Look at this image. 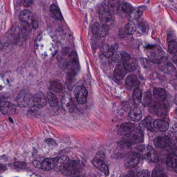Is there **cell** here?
<instances>
[{
	"instance_id": "obj_1",
	"label": "cell",
	"mask_w": 177,
	"mask_h": 177,
	"mask_svg": "<svg viewBox=\"0 0 177 177\" xmlns=\"http://www.w3.org/2000/svg\"><path fill=\"white\" fill-rule=\"evenodd\" d=\"M143 134L141 130L136 128L130 134L125 136L122 141V145L130 147L131 146L141 144L143 141Z\"/></svg>"
},
{
	"instance_id": "obj_2",
	"label": "cell",
	"mask_w": 177,
	"mask_h": 177,
	"mask_svg": "<svg viewBox=\"0 0 177 177\" xmlns=\"http://www.w3.org/2000/svg\"><path fill=\"white\" fill-rule=\"evenodd\" d=\"M81 168V164L79 160H69L62 167L60 171L65 176H73L79 173Z\"/></svg>"
},
{
	"instance_id": "obj_3",
	"label": "cell",
	"mask_w": 177,
	"mask_h": 177,
	"mask_svg": "<svg viewBox=\"0 0 177 177\" xmlns=\"http://www.w3.org/2000/svg\"><path fill=\"white\" fill-rule=\"evenodd\" d=\"M138 153L141 154L142 157L150 162L156 163L159 160V155L156 151L150 146H140L137 147Z\"/></svg>"
},
{
	"instance_id": "obj_4",
	"label": "cell",
	"mask_w": 177,
	"mask_h": 177,
	"mask_svg": "<svg viewBox=\"0 0 177 177\" xmlns=\"http://www.w3.org/2000/svg\"><path fill=\"white\" fill-rule=\"evenodd\" d=\"M99 19L101 24L109 26L112 24L114 21L112 14L110 12L108 8L104 5L100 8Z\"/></svg>"
},
{
	"instance_id": "obj_5",
	"label": "cell",
	"mask_w": 177,
	"mask_h": 177,
	"mask_svg": "<svg viewBox=\"0 0 177 177\" xmlns=\"http://www.w3.org/2000/svg\"><path fill=\"white\" fill-rule=\"evenodd\" d=\"M91 31L94 36L98 37H105L109 32V26L101 23H94L91 27Z\"/></svg>"
},
{
	"instance_id": "obj_6",
	"label": "cell",
	"mask_w": 177,
	"mask_h": 177,
	"mask_svg": "<svg viewBox=\"0 0 177 177\" xmlns=\"http://www.w3.org/2000/svg\"><path fill=\"white\" fill-rule=\"evenodd\" d=\"M140 154L136 152L130 153L127 156L124 160L125 168L130 169L137 166L140 163Z\"/></svg>"
},
{
	"instance_id": "obj_7",
	"label": "cell",
	"mask_w": 177,
	"mask_h": 177,
	"mask_svg": "<svg viewBox=\"0 0 177 177\" xmlns=\"http://www.w3.org/2000/svg\"><path fill=\"white\" fill-rule=\"evenodd\" d=\"M31 99V94L26 90H22L17 95L16 101L19 107H27L29 105Z\"/></svg>"
},
{
	"instance_id": "obj_8",
	"label": "cell",
	"mask_w": 177,
	"mask_h": 177,
	"mask_svg": "<svg viewBox=\"0 0 177 177\" xmlns=\"http://www.w3.org/2000/svg\"><path fill=\"white\" fill-rule=\"evenodd\" d=\"M74 93L79 104L83 105L86 102L88 92L85 87L83 86H77L75 88Z\"/></svg>"
},
{
	"instance_id": "obj_9",
	"label": "cell",
	"mask_w": 177,
	"mask_h": 177,
	"mask_svg": "<svg viewBox=\"0 0 177 177\" xmlns=\"http://www.w3.org/2000/svg\"><path fill=\"white\" fill-rule=\"evenodd\" d=\"M62 107L67 112H72L73 111L72 100L71 94L69 92H65L61 98Z\"/></svg>"
},
{
	"instance_id": "obj_10",
	"label": "cell",
	"mask_w": 177,
	"mask_h": 177,
	"mask_svg": "<svg viewBox=\"0 0 177 177\" xmlns=\"http://www.w3.org/2000/svg\"><path fill=\"white\" fill-rule=\"evenodd\" d=\"M123 64L127 72H134L136 70L138 66L137 61L135 59L130 57L128 54L124 59Z\"/></svg>"
},
{
	"instance_id": "obj_11",
	"label": "cell",
	"mask_w": 177,
	"mask_h": 177,
	"mask_svg": "<svg viewBox=\"0 0 177 177\" xmlns=\"http://www.w3.org/2000/svg\"><path fill=\"white\" fill-rule=\"evenodd\" d=\"M170 143L169 138L165 134L159 135L154 139V144L158 148H166L170 145Z\"/></svg>"
},
{
	"instance_id": "obj_12",
	"label": "cell",
	"mask_w": 177,
	"mask_h": 177,
	"mask_svg": "<svg viewBox=\"0 0 177 177\" xmlns=\"http://www.w3.org/2000/svg\"><path fill=\"white\" fill-rule=\"evenodd\" d=\"M135 129V125L134 124L130 122H127L120 125L117 131V133L120 136H127V135L130 134Z\"/></svg>"
},
{
	"instance_id": "obj_13",
	"label": "cell",
	"mask_w": 177,
	"mask_h": 177,
	"mask_svg": "<svg viewBox=\"0 0 177 177\" xmlns=\"http://www.w3.org/2000/svg\"><path fill=\"white\" fill-rule=\"evenodd\" d=\"M33 103L36 108H41L43 107L46 104V97L43 93H37L33 98Z\"/></svg>"
},
{
	"instance_id": "obj_14",
	"label": "cell",
	"mask_w": 177,
	"mask_h": 177,
	"mask_svg": "<svg viewBox=\"0 0 177 177\" xmlns=\"http://www.w3.org/2000/svg\"><path fill=\"white\" fill-rule=\"evenodd\" d=\"M140 84L138 78L135 75H130L125 81V86L128 90H131L138 88Z\"/></svg>"
},
{
	"instance_id": "obj_15",
	"label": "cell",
	"mask_w": 177,
	"mask_h": 177,
	"mask_svg": "<svg viewBox=\"0 0 177 177\" xmlns=\"http://www.w3.org/2000/svg\"><path fill=\"white\" fill-rule=\"evenodd\" d=\"M127 73V70L124 66L123 63L117 64L114 70V76L116 79L120 81L125 77Z\"/></svg>"
},
{
	"instance_id": "obj_16",
	"label": "cell",
	"mask_w": 177,
	"mask_h": 177,
	"mask_svg": "<svg viewBox=\"0 0 177 177\" xmlns=\"http://www.w3.org/2000/svg\"><path fill=\"white\" fill-rule=\"evenodd\" d=\"M92 164L96 168L99 170L100 171H101L102 173H103L106 176H108L109 174V170L108 166L101 160L95 158L92 161Z\"/></svg>"
},
{
	"instance_id": "obj_17",
	"label": "cell",
	"mask_w": 177,
	"mask_h": 177,
	"mask_svg": "<svg viewBox=\"0 0 177 177\" xmlns=\"http://www.w3.org/2000/svg\"><path fill=\"white\" fill-rule=\"evenodd\" d=\"M167 167L168 170L177 172V157L175 154H170L167 159Z\"/></svg>"
},
{
	"instance_id": "obj_18",
	"label": "cell",
	"mask_w": 177,
	"mask_h": 177,
	"mask_svg": "<svg viewBox=\"0 0 177 177\" xmlns=\"http://www.w3.org/2000/svg\"><path fill=\"white\" fill-rule=\"evenodd\" d=\"M154 112L157 116L161 118H165L167 115V108L165 104L158 103L154 106Z\"/></svg>"
},
{
	"instance_id": "obj_19",
	"label": "cell",
	"mask_w": 177,
	"mask_h": 177,
	"mask_svg": "<svg viewBox=\"0 0 177 177\" xmlns=\"http://www.w3.org/2000/svg\"><path fill=\"white\" fill-rule=\"evenodd\" d=\"M19 19L22 23H27L31 26L33 20L34 18L32 14L30 11L28 10H25L20 13L19 15Z\"/></svg>"
},
{
	"instance_id": "obj_20",
	"label": "cell",
	"mask_w": 177,
	"mask_h": 177,
	"mask_svg": "<svg viewBox=\"0 0 177 177\" xmlns=\"http://www.w3.org/2000/svg\"><path fill=\"white\" fill-rule=\"evenodd\" d=\"M58 159V157L45 159L42 163L41 168L45 171H48L52 170L56 166Z\"/></svg>"
},
{
	"instance_id": "obj_21",
	"label": "cell",
	"mask_w": 177,
	"mask_h": 177,
	"mask_svg": "<svg viewBox=\"0 0 177 177\" xmlns=\"http://www.w3.org/2000/svg\"><path fill=\"white\" fill-rule=\"evenodd\" d=\"M15 106L9 102L0 103V112L4 114H8L15 110Z\"/></svg>"
},
{
	"instance_id": "obj_22",
	"label": "cell",
	"mask_w": 177,
	"mask_h": 177,
	"mask_svg": "<svg viewBox=\"0 0 177 177\" xmlns=\"http://www.w3.org/2000/svg\"><path fill=\"white\" fill-rule=\"evenodd\" d=\"M153 127L160 132H165L169 128V124L166 121L162 119H157L153 122Z\"/></svg>"
},
{
	"instance_id": "obj_23",
	"label": "cell",
	"mask_w": 177,
	"mask_h": 177,
	"mask_svg": "<svg viewBox=\"0 0 177 177\" xmlns=\"http://www.w3.org/2000/svg\"><path fill=\"white\" fill-rule=\"evenodd\" d=\"M9 36L12 42L17 43L20 37V31L19 26L17 25L14 26L8 32Z\"/></svg>"
},
{
	"instance_id": "obj_24",
	"label": "cell",
	"mask_w": 177,
	"mask_h": 177,
	"mask_svg": "<svg viewBox=\"0 0 177 177\" xmlns=\"http://www.w3.org/2000/svg\"><path fill=\"white\" fill-rule=\"evenodd\" d=\"M120 5V0H109L107 2H105L103 5L108 8L110 12L112 14V12L118 11Z\"/></svg>"
},
{
	"instance_id": "obj_25",
	"label": "cell",
	"mask_w": 177,
	"mask_h": 177,
	"mask_svg": "<svg viewBox=\"0 0 177 177\" xmlns=\"http://www.w3.org/2000/svg\"><path fill=\"white\" fill-rule=\"evenodd\" d=\"M154 98L157 101L162 102L167 98V92L164 89L160 88H155L153 91Z\"/></svg>"
},
{
	"instance_id": "obj_26",
	"label": "cell",
	"mask_w": 177,
	"mask_h": 177,
	"mask_svg": "<svg viewBox=\"0 0 177 177\" xmlns=\"http://www.w3.org/2000/svg\"><path fill=\"white\" fill-rule=\"evenodd\" d=\"M142 112L140 108L135 107L130 110L129 113L130 118L134 121H139L141 119Z\"/></svg>"
},
{
	"instance_id": "obj_27",
	"label": "cell",
	"mask_w": 177,
	"mask_h": 177,
	"mask_svg": "<svg viewBox=\"0 0 177 177\" xmlns=\"http://www.w3.org/2000/svg\"><path fill=\"white\" fill-rule=\"evenodd\" d=\"M145 10V7L143 6L133 9L130 15L129 16L130 19L132 20H137L140 18L141 16L142 15Z\"/></svg>"
},
{
	"instance_id": "obj_28",
	"label": "cell",
	"mask_w": 177,
	"mask_h": 177,
	"mask_svg": "<svg viewBox=\"0 0 177 177\" xmlns=\"http://www.w3.org/2000/svg\"><path fill=\"white\" fill-rule=\"evenodd\" d=\"M49 88L56 93H60L63 90V86L60 81L58 80H52L50 82Z\"/></svg>"
},
{
	"instance_id": "obj_29",
	"label": "cell",
	"mask_w": 177,
	"mask_h": 177,
	"mask_svg": "<svg viewBox=\"0 0 177 177\" xmlns=\"http://www.w3.org/2000/svg\"><path fill=\"white\" fill-rule=\"evenodd\" d=\"M133 9H134L133 6H131V5H130L128 3H124L120 5L118 11L123 14L130 16Z\"/></svg>"
},
{
	"instance_id": "obj_30",
	"label": "cell",
	"mask_w": 177,
	"mask_h": 177,
	"mask_svg": "<svg viewBox=\"0 0 177 177\" xmlns=\"http://www.w3.org/2000/svg\"><path fill=\"white\" fill-rule=\"evenodd\" d=\"M117 49V46L116 45L111 46L107 45L103 48V53L106 57L110 58L116 52Z\"/></svg>"
},
{
	"instance_id": "obj_31",
	"label": "cell",
	"mask_w": 177,
	"mask_h": 177,
	"mask_svg": "<svg viewBox=\"0 0 177 177\" xmlns=\"http://www.w3.org/2000/svg\"><path fill=\"white\" fill-rule=\"evenodd\" d=\"M127 54L125 52H115L112 56V60L115 63L122 62Z\"/></svg>"
},
{
	"instance_id": "obj_32",
	"label": "cell",
	"mask_w": 177,
	"mask_h": 177,
	"mask_svg": "<svg viewBox=\"0 0 177 177\" xmlns=\"http://www.w3.org/2000/svg\"><path fill=\"white\" fill-rule=\"evenodd\" d=\"M22 28H21V32L22 35L24 39H27L31 33V27L27 23H22Z\"/></svg>"
},
{
	"instance_id": "obj_33",
	"label": "cell",
	"mask_w": 177,
	"mask_h": 177,
	"mask_svg": "<svg viewBox=\"0 0 177 177\" xmlns=\"http://www.w3.org/2000/svg\"><path fill=\"white\" fill-rule=\"evenodd\" d=\"M151 99H152V95L150 92H145L143 95H142L141 101L143 106L147 107L149 105V104L151 103Z\"/></svg>"
},
{
	"instance_id": "obj_34",
	"label": "cell",
	"mask_w": 177,
	"mask_h": 177,
	"mask_svg": "<svg viewBox=\"0 0 177 177\" xmlns=\"http://www.w3.org/2000/svg\"><path fill=\"white\" fill-rule=\"evenodd\" d=\"M152 118L150 117H148L142 121L141 123H140V125H141L142 127H143L148 129V130L153 131H154V128H153L152 124Z\"/></svg>"
},
{
	"instance_id": "obj_35",
	"label": "cell",
	"mask_w": 177,
	"mask_h": 177,
	"mask_svg": "<svg viewBox=\"0 0 177 177\" xmlns=\"http://www.w3.org/2000/svg\"><path fill=\"white\" fill-rule=\"evenodd\" d=\"M47 98L49 105L52 107H55L58 105V98L54 93H52V92L48 93L47 94Z\"/></svg>"
},
{
	"instance_id": "obj_36",
	"label": "cell",
	"mask_w": 177,
	"mask_h": 177,
	"mask_svg": "<svg viewBox=\"0 0 177 177\" xmlns=\"http://www.w3.org/2000/svg\"><path fill=\"white\" fill-rule=\"evenodd\" d=\"M50 10L52 14L54 15V16L56 17V18L59 20H61L62 19V15L60 9L57 7L56 5H51L50 7Z\"/></svg>"
},
{
	"instance_id": "obj_37",
	"label": "cell",
	"mask_w": 177,
	"mask_h": 177,
	"mask_svg": "<svg viewBox=\"0 0 177 177\" xmlns=\"http://www.w3.org/2000/svg\"><path fill=\"white\" fill-rule=\"evenodd\" d=\"M141 91L138 88L134 90L133 92V99L135 104L138 105L141 103L142 98Z\"/></svg>"
},
{
	"instance_id": "obj_38",
	"label": "cell",
	"mask_w": 177,
	"mask_h": 177,
	"mask_svg": "<svg viewBox=\"0 0 177 177\" xmlns=\"http://www.w3.org/2000/svg\"><path fill=\"white\" fill-rule=\"evenodd\" d=\"M69 160V157L66 156H62L58 159L56 166H57V168L60 170L62 168V167Z\"/></svg>"
},
{
	"instance_id": "obj_39",
	"label": "cell",
	"mask_w": 177,
	"mask_h": 177,
	"mask_svg": "<svg viewBox=\"0 0 177 177\" xmlns=\"http://www.w3.org/2000/svg\"><path fill=\"white\" fill-rule=\"evenodd\" d=\"M136 30L135 25H134L133 22H130L128 24H127L125 26V31L126 33L128 35H132L135 33Z\"/></svg>"
},
{
	"instance_id": "obj_40",
	"label": "cell",
	"mask_w": 177,
	"mask_h": 177,
	"mask_svg": "<svg viewBox=\"0 0 177 177\" xmlns=\"http://www.w3.org/2000/svg\"><path fill=\"white\" fill-rule=\"evenodd\" d=\"M177 45L176 41H171L169 42L168 51L171 54H175L177 52Z\"/></svg>"
},
{
	"instance_id": "obj_41",
	"label": "cell",
	"mask_w": 177,
	"mask_h": 177,
	"mask_svg": "<svg viewBox=\"0 0 177 177\" xmlns=\"http://www.w3.org/2000/svg\"><path fill=\"white\" fill-rule=\"evenodd\" d=\"M44 160V159L41 157H37V159H35L34 161L33 162V166L35 167L36 168H41Z\"/></svg>"
},
{
	"instance_id": "obj_42",
	"label": "cell",
	"mask_w": 177,
	"mask_h": 177,
	"mask_svg": "<svg viewBox=\"0 0 177 177\" xmlns=\"http://www.w3.org/2000/svg\"><path fill=\"white\" fill-rule=\"evenodd\" d=\"M136 177H150L149 171L148 170H142L137 175Z\"/></svg>"
},
{
	"instance_id": "obj_43",
	"label": "cell",
	"mask_w": 177,
	"mask_h": 177,
	"mask_svg": "<svg viewBox=\"0 0 177 177\" xmlns=\"http://www.w3.org/2000/svg\"><path fill=\"white\" fill-rule=\"evenodd\" d=\"M14 166L17 168L22 169V168H25L26 167V164L24 162H16L14 163Z\"/></svg>"
},
{
	"instance_id": "obj_44",
	"label": "cell",
	"mask_w": 177,
	"mask_h": 177,
	"mask_svg": "<svg viewBox=\"0 0 177 177\" xmlns=\"http://www.w3.org/2000/svg\"><path fill=\"white\" fill-rule=\"evenodd\" d=\"M168 41L169 42L171 41H176V35L174 32H170L168 34Z\"/></svg>"
},
{
	"instance_id": "obj_45",
	"label": "cell",
	"mask_w": 177,
	"mask_h": 177,
	"mask_svg": "<svg viewBox=\"0 0 177 177\" xmlns=\"http://www.w3.org/2000/svg\"><path fill=\"white\" fill-rule=\"evenodd\" d=\"M31 26L34 29H36L37 28L38 22H37V21L35 19H34V20H33L32 22L31 23Z\"/></svg>"
},
{
	"instance_id": "obj_46",
	"label": "cell",
	"mask_w": 177,
	"mask_h": 177,
	"mask_svg": "<svg viewBox=\"0 0 177 177\" xmlns=\"http://www.w3.org/2000/svg\"><path fill=\"white\" fill-rule=\"evenodd\" d=\"M32 0H23V4L25 6H29L32 4Z\"/></svg>"
},
{
	"instance_id": "obj_47",
	"label": "cell",
	"mask_w": 177,
	"mask_h": 177,
	"mask_svg": "<svg viewBox=\"0 0 177 177\" xmlns=\"http://www.w3.org/2000/svg\"><path fill=\"white\" fill-rule=\"evenodd\" d=\"M152 177H158V172H157V170H156V169L153 170Z\"/></svg>"
},
{
	"instance_id": "obj_48",
	"label": "cell",
	"mask_w": 177,
	"mask_h": 177,
	"mask_svg": "<svg viewBox=\"0 0 177 177\" xmlns=\"http://www.w3.org/2000/svg\"><path fill=\"white\" fill-rule=\"evenodd\" d=\"M136 176H137V175H136ZM136 176L135 175V174H134L133 171H130V172L126 176V177H136Z\"/></svg>"
},
{
	"instance_id": "obj_49",
	"label": "cell",
	"mask_w": 177,
	"mask_h": 177,
	"mask_svg": "<svg viewBox=\"0 0 177 177\" xmlns=\"http://www.w3.org/2000/svg\"><path fill=\"white\" fill-rule=\"evenodd\" d=\"M158 177H167L166 174L164 173H160L158 174Z\"/></svg>"
},
{
	"instance_id": "obj_50",
	"label": "cell",
	"mask_w": 177,
	"mask_h": 177,
	"mask_svg": "<svg viewBox=\"0 0 177 177\" xmlns=\"http://www.w3.org/2000/svg\"><path fill=\"white\" fill-rule=\"evenodd\" d=\"M5 169H6V166L3 165L2 164L0 163V171L3 170H5Z\"/></svg>"
},
{
	"instance_id": "obj_51",
	"label": "cell",
	"mask_w": 177,
	"mask_h": 177,
	"mask_svg": "<svg viewBox=\"0 0 177 177\" xmlns=\"http://www.w3.org/2000/svg\"><path fill=\"white\" fill-rule=\"evenodd\" d=\"M3 47V44H2V43L1 41H0V50H2V49Z\"/></svg>"
},
{
	"instance_id": "obj_52",
	"label": "cell",
	"mask_w": 177,
	"mask_h": 177,
	"mask_svg": "<svg viewBox=\"0 0 177 177\" xmlns=\"http://www.w3.org/2000/svg\"><path fill=\"white\" fill-rule=\"evenodd\" d=\"M83 177L82 176H74V177Z\"/></svg>"
},
{
	"instance_id": "obj_53",
	"label": "cell",
	"mask_w": 177,
	"mask_h": 177,
	"mask_svg": "<svg viewBox=\"0 0 177 177\" xmlns=\"http://www.w3.org/2000/svg\"><path fill=\"white\" fill-rule=\"evenodd\" d=\"M0 62H1V59H0Z\"/></svg>"
}]
</instances>
